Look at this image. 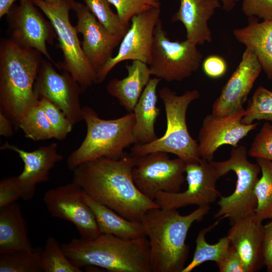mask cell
Returning a JSON list of instances; mask_svg holds the SVG:
<instances>
[{
	"label": "cell",
	"instance_id": "17",
	"mask_svg": "<svg viewBox=\"0 0 272 272\" xmlns=\"http://www.w3.org/2000/svg\"><path fill=\"white\" fill-rule=\"evenodd\" d=\"M73 10L77 18V31L83 38L81 43L83 50L97 74L113 57V50L123 37L108 31L86 5L75 1Z\"/></svg>",
	"mask_w": 272,
	"mask_h": 272
},
{
	"label": "cell",
	"instance_id": "27",
	"mask_svg": "<svg viewBox=\"0 0 272 272\" xmlns=\"http://www.w3.org/2000/svg\"><path fill=\"white\" fill-rule=\"evenodd\" d=\"M217 220L212 225L199 231L195 240V249L192 260L186 265L182 272H190L195 267L209 261L218 262L224 255L230 245L228 237H224L215 244L206 241V235L219 223Z\"/></svg>",
	"mask_w": 272,
	"mask_h": 272
},
{
	"label": "cell",
	"instance_id": "24",
	"mask_svg": "<svg viewBox=\"0 0 272 272\" xmlns=\"http://www.w3.org/2000/svg\"><path fill=\"white\" fill-rule=\"evenodd\" d=\"M160 81L157 77L151 79L132 111L135 119L133 134L137 144L149 143L158 138L155 124L160 113L157 105V88Z\"/></svg>",
	"mask_w": 272,
	"mask_h": 272
},
{
	"label": "cell",
	"instance_id": "2",
	"mask_svg": "<svg viewBox=\"0 0 272 272\" xmlns=\"http://www.w3.org/2000/svg\"><path fill=\"white\" fill-rule=\"evenodd\" d=\"M210 210V206L198 207L190 214L181 215L177 209L160 207L144 214L141 222L148 238L152 272H182L189 253L185 242L188 232Z\"/></svg>",
	"mask_w": 272,
	"mask_h": 272
},
{
	"label": "cell",
	"instance_id": "36",
	"mask_svg": "<svg viewBox=\"0 0 272 272\" xmlns=\"http://www.w3.org/2000/svg\"><path fill=\"white\" fill-rule=\"evenodd\" d=\"M250 156L272 161V124L265 122L255 137L248 151Z\"/></svg>",
	"mask_w": 272,
	"mask_h": 272
},
{
	"label": "cell",
	"instance_id": "40",
	"mask_svg": "<svg viewBox=\"0 0 272 272\" xmlns=\"http://www.w3.org/2000/svg\"><path fill=\"white\" fill-rule=\"evenodd\" d=\"M202 68L205 75L212 79L223 76L227 70L225 59L218 55H211L202 61Z\"/></svg>",
	"mask_w": 272,
	"mask_h": 272
},
{
	"label": "cell",
	"instance_id": "44",
	"mask_svg": "<svg viewBox=\"0 0 272 272\" xmlns=\"http://www.w3.org/2000/svg\"><path fill=\"white\" fill-rule=\"evenodd\" d=\"M240 0H220L222 3V8L226 12H230L236 7Z\"/></svg>",
	"mask_w": 272,
	"mask_h": 272
},
{
	"label": "cell",
	"instance_id": "20",
	"mask_svg": "<svg viewBox=\"0 0 272 272\" xmlns=\"http://www.w3.org/2000/svg\"><path fill=\"white\" fill-rule=\"evenodd\" d=\"M231 225L227 237L238 252L246 272L258 270L264 265L262 221L254 213L236 220Z\"/></svg>",
	"mask_w": 272,
	"mask_h": 272
},
{
	"label": "cell",
	"instance_id": "41",
	"mask_svg": "<svg viewBox=\"0 0 272 272\" xmlns=\"http://www.w3.org/2000/svg\"><path fill=\"white\" fill-rule=\"evenodd\" d=\"M262 257L267 271L272 272V221L264 225Z\"/></svg>",
	"mask_w": 272,
	"mask_h": 272
},
{
	"label": "cell",
	"instance_id": "38",
	"mask_svg": "<svg viewBox=\"0 0 272 272\" xmlns=\"http://www.w3.org/2000/svg\"><path fill=\"white\" fill-rule=\"evenodd\" d=\"M22 193L15 176L5 178L0 182V208L22 198Z\"/></svg>",
	"mask_w": 272,
	"mask_h": 272
},
{
	"label": "cell",
	"instance_id": "10",
	"mask_svg": "<svg viewBox=\"0 0 272 272\" xmlns=\"http://www.w3.org/2000/svg\"><path fill=\"white\" fill-rule=\"evenodd\" d=\"M134 157L133 179L146 197L155 201L160 192L180 191L185 180L186 163L182 160L170 159L168 153L162 152Z\"/></svg>",
	"mask_w": 272,
	"mask_h": 272
},
{
	"label": "cell",
	"instance_id": "25",
	"mask_svg": "<svg viewBox=\"0 0 272 272\" xmlns=\"http://www.w3.org/2000/svg\"><path fill=\"white\" fill-rule=\"evenodd\" d=\"M33 248L20 206L14 202L0 208V254Z\"/></svg>",
	"mask_w": 272,
	"mask_h": 272
},
{
	"label": "cell",
	"instance_id": "29",
	"mask_svg": "<svg viewBox=\"0 0 272 272\" xmlns=\"http://www.w3.org/2000/svg\"><path fill=\"white\" fill-rule=\"evenodd\" d=\"M19 128L23 130L26 138L34 141L54 138L52 127L39 101L25 114Z\"/></svg>",
	"mask_w": 272,
	"mask_h": 272
},
{
	"label": "cell",
	"instance_id": "23",
	"mask_svg": "<svg viewBox=\"0 0 272 272\" xmlns=\"http://www.w3.org/2000/svg\"><path fill=\"white\" fill-rule=\"evenodd\" d=\"M127 75L122 79L113 78L106 86L108 93L115 98L126 110L132 112L145 88L151 80L148 65L132 60L125 66Z\"/></svg>",
	"mask_w": 272,
	"mask_h": 272
},
{
	"label": "cell",
	"instance_id": "14",
	"mask_svg": "<svg viewBox=\"0 0 272 272\" xmlns=\"http://www.w3.org/2000/svg\"><path fill=\"white\" fill-rule=\"evenodd\" d=\"M34 91L39 99L45 98L58 106L73 125L83 120L80 97L84 90L69 73H58L50 61L42 60Z\"/></svg>",
	"mask_w": 272,
	"mask_h": 272
},
{
	"label": "cell",
	"instance_id": "16",
	"mask_svg": "<svg viewBox=\"0 0 272 272\" xmlns=\"http://www.w3.org/2000/svg\"><path fill=\"white\" fill-rule=\"evenodd\" d=\"M244 112L243 108L226 116L217 117L211 113L205 116L197 141L201 158L213 161L214 154L220 147L228 145L236 147L240 140L256 128L257 123L242 122Z\"/></svg>",
	"mask_w": 272,
	"mask_h": 272
},
{
	"label": "cell",
	"instance_id": "35",
	"mask_svg": "<svg viewBox=\"0 0 272 272\" xmlns=\"http://www.w3.org/2000/svg\"><path fill=\"white\" fill-rule=\"evenodd\" d=\"M116 9L121 21L129 26L131 19L135 15L153 8H160L159 0H108Z\"/></svg>",
	"mask_w": 272,
	"mask_h": 272
},
{
	"label": "cell",
	"instance_id": "45",
	"mask_svg": "<svg viewBox=\"0 0 272 272\" xmlns=\"http://www.w3.org/2000/svg\"><path fill=\"white\" fill-rule=\"evenodd\" d=\"M45 1L49 3H56L59 2L60 0H44Z\"/></svg>",
	"mask_w": 272,
	"mask_h": 272
},
{
	"label": "cell",
	"instance_id": "12",
	"mask_svg": "<svg viewBox=\"0 0 272 272\" xmlns=\"http://www.w3.org/2000/svg\"><path fill=\"white\" fill-rule=\"evenodd\" d=\"M160 15V8H153L131 19V24L121 41L117 53L97 72L96 84L102 83L110 72L121 61L139 60L150 64L154 29Z\"/></svg>",
	"mask_w": 272,
	"mask_h": 272
},
{
	"label": "cell",
	"instance_id": "13",
	"mask_svg": "<svg viewBox=\"0 0 272 272\" xmlns=\"http://www.w3.org/2000/svg\"><path fill=\"white\" fill-rule=\"evenodd\" d=\"M83 193L81 187L72 182L49 189L44 193L43 200L52 217L72 223L81 238L92 239L101 233Z\"/></svg>",
	"mask_w": 272,
	"mask_h": 272
},
{
	"label": "cell",
	"instance_id": "34",
	"mask_svg": "<svg viewBox=\"0 0 272 272\" xmlns=\"http://www.w3.org/2000/svg\"><path fill=\"white\" fill-rule=\"evenodd\" d=\"M39 102L52 127L54 138L59 141L65 139L72 130V123L62 111L47 99L40 98Z\"/></svg>",
	"mask_w": 272,
	"mask_h": 272
},
{
	"label": "cell",
	"instance_id": "43",
	"mask_svg": "<svg viewBox=\"0 0 272 272\" xmlns=\"http://www.w3.org/2000/svg\"><path fill=\"white\" fill-rule=\"evenodd\" d=\"M16 0H0V18L7 15Z\"/></svg>",
	"mask_w": 272,
	"mask_h": 272
},
{
	"label": "cell",
	"instance_id": "9",
	"mask_svg": "<svg viewBox=\"0 0 272 272\" xmlns=\"http://www.w3.org/2000/svg\"><path fill=\"white\" fill-rule=\"evenodd\" d=\"M197 45L186 39L171 41L160 19L155 28L148 65L151 75L168 82L181 81L197 71L202 55Z\"/></svg>",
	"mask_w": 272,
	"mask_h": 272
},
{
	"label": "cell",
	"instance_id": "7",
	"mask_svg": "<svg viewBox=\"0 0 272 272\" xmlns=\"http://www.w3.org/2000/svg\"><path fill=\"white\" fill-rule=\"evenodd\" d=\"M32 1L47 17L56 33L63 55L62 61L56 66L69 73L84 91L96 84V72L83 50L76 26L70 20L75 0H60L54 4L44 0Z\"/></svg>",
	"mask_w": 272,
	"mask_h": 272
},
{
	"label": "cell",
	"instance_id": "31",
	"mask_svg": "<svg viewBox=\"0 0 272 272\" xmlns=\"http://www.w3.org/2000/svg\"><path fill=\"white\" fill-rule=\"evenodd\" d=\"M40 265L43 272H82L65 255L61 245L52 236L49 237L40 255Z\"/></svg>",
	"mask_w": 272,
	"mask_h": 272
},
{
	"label": "cell",
	"instance_id": "19",
	"mask_svg": "<svg viewBox=\"0 0 272 272\" xmlns=\"http://www.w3.org/2000/svg\"><path fill=\"white\" fill-rule=\"evenodd\" d=\"M1 150L15 152L24 162L23 170L15 177L22 193V199L25 200L33 198L36 185L47 181L51 169L63 159V156L57 152L56 143L41 146L34 151L28 152L5 142L1 146Z\"/></svg>",
	"mask_w": 272,
	"mask_h": 272
},
{
	"label": "cell",
	"instance_id": "11",
	"mask_svg": "<svg viewBox=\"0 0 272 272\" xmlns=\"http://www.w3.org/2000/svg\"><path fill=\"white\" fill-rule=\"evenodd\" d=\"M219 178L211 162L201 158L186 163V190L175 193L160 192L155 201L161 208L177 210L190 205L210 206L221 196L216 187Z\"/></svg>",
	"mask_w": 272,
	"mask_h": 272
},
{
	"label": "cell",
	"instance_id": "42",
	"mask_svg": "<svg viewBox=\"0 0 272 272\" xmlns=\"http://www.w3.org/2000/svg\"><path fill=\"white\" fill-rule=\"evenodd\" d=\"M13 126L10 119L0 112V135L5 138L12 137L14 134Z\"/></svg>",
	"mask_w": 272,
	"mask_h": 272
},
{
	"label": "cell",
	"instance_id": "5",
	"mask_svg": "<svg viewBox=\"0 0 272 272\" xmlns=\"http://www.w3.org/2000/svg\"><path fill=\"white\" fill-rule=\"evenodd\" d=\"M82 113L86 134L80 146L67 159L69 170L73 171L84 162L100 158L119 159L125 155V148L137 144L132 112L118 118L104 119L91 107L85 106Z\"/></svg>",
	"mask_w": 272,
	"mask_h": 272
},
{
	"label": "cell",
	"instance_id": "3",
	"mask_svg": "<svg viewBox=\"0 0 272 272\" xmlns=\"http://www.w3.org/2000/svg\"><path fill=\"white\" fill-rule=\"evenodd\" d=\"M36 50L21 46L12 39L0 43V112L12 121L14 129L39 99L34 91L43 60Z\"/></svg>",
	"mask_w": 272,
	"mask_h": 272
},
{
	"label": "cell",
	"instance_id": "1",
	"mask_svg": "<svg viewBox=\"0 0 272 272\" xmlns=\"http://www.w3.org/2000/svg\"><path fill=\"white\" fill-rule=\"evenodd\" d=\"M135 157L118 160L100 158L84 162L73 171V182L94 200L125 218L141 221L149 210L160 208L135 185L132 175Z\"/></svg>",
	"mask_w": 272,
	"mask_h": 272
},
{
	"label": "cell",
	"instance_id": "8",
	"mask_svg": "<svg viewBox=\"0 0 272 272\" xmlns=\"http://www.w3.org/2000/svg\"><path fill=\"white\" fill-rule=\"evenodd\" d=\"M247 154L246 147L240 145L232 149L228 159L211 161L219 178L230 171L237 177L233 192L227 196L221 195L218 200L219 209L215 218L219 221L227 218L232 224L255 212L257 202L254 189L260 168L257 163L248 160Z\"/></svg>",
	"mask_w": 272,
	"mask_h": 272
},
{
	"label": "cell",
	"instance_id": "28",
	"mask_svg": "<svg viewBox=\"0 0 272 272\" xmlns=\"http://www.w3.org/2000/svg\"><path fill=\"white\" fill-rule=\"evenodd\" d=\"M260 168L261 176L254 189L257 206L254 214L258 219L263 221L272 219V161L256 158Z\"/></svg>",
	"mask_w": 272,
	"mask_h": 272
},
{
	"label": "cell",
	"instance_id": "33",
	"mask_svg": "<svg viewBox=\"0 0 272 272\" xmlns=\"http://www.w3.org/2000/svg\"><path fill=\"white\" fill-rule=\"evenodd\" d=\"M98 21L113 34L123 37L129 26L124 25L110 7L108 0H84Z\"/></svg>",
	"mask_w": 272,
	"mask_h": 272
},
{
	"label": "cell",
	"instance_id": "21",
	"mask_svg": "<svg viewBox=\"0 0 272 272\" xmlns=\"http://www.w3.org/2000/svg\"><path fill=\"white\" fill-rule=\"evenodd\" d=\"M180 6L171 18L184 26L186 39L202 45L212 40L208 21L216 10L221 7L220 0H178Z\"/></svg>",
	"mask_w": 272,
	"mask_h": 272
},
{
	"label": "cell",
	"instance_id": "37",
	"mask_svg": "<svg viewBox=\"0 0 272 272\" xmlns=\"http://www.w3.org/2000/svg\"><path fill=\"white\" fill-rule=\"evenodd\" d=\"M242 11L248 18L272 20V0H242Z\"/></svg>",
	"mask_w": 272,
	"mask_h": 272
},
{
	"label": "cell",
	"instance_id": "26",
	"mask_svg": "<svg viewBox=\"0 0 272 272\" xmlns=\"http://www.w3.org/2000/svg\"><path fill=\"white\" fill-rule=\"evenodd\" d=\"M83 196L85 202L94 213L101 234H111L128 239L146 237L141 221L125 218L108 207L94 200L84 191Z\"/></svg>",
	"mask_w": 272,
	"mask_h": 272
},
{
	"label": "cell",
	"instance_id": "18",
	"mask_svg": "<svg viewBox=\"0 0 272 272\" xmlns=\"http://www.w3.org/2000/svg\"><path fill=\"white\" fill-rule=\"evenodd\" d=\"M261 71L255 54L246 48L240 63L214 102L212 114L221 117L243 109V105Z\"/></svg>",
	"mask_w": 272,
	"mask_h": 272
},
{
	"label": "cell",
	"instance_id": "15",
	"mask_svg": "<svg viewBox=\"0 0 272 272\" xmlns=\"http://www.w3.org/2000/svg\"><path fill=\"white\" fill-rule=\"evenodd\" d=\"M32 0H20L13 6L8 16L12 39L17 44L34 49L52 61L46 43L56 37L50 21L43 17Z\"/></svg>",
	"mask_w": 272,
	"mask_h": 272
},
{
	"label": "cell",
	"instance_id": "39",
	"mask_svg": "<svg viewBox=\"0 0 272 272\" xmlns=\"http://www.w3.org/2000/svg\"><path fill=\"white\" fill-rule=\"evenodd\" d=\"M216 264L220 272H246L238 252L231 244Z\"/></svg>",
	"mask_w": 272,
	"mask_h": 272
},
{
	"label": "cell",
	"instance_id": "22",
	"mask_svg": "<svg viewBox=\"0 0 272 272\" xmlns=\"http://www.w3.org/2000/svg\"><path fill=\"white\" fill-rule=\"evenodd\" d=\"M233 34L255 54L262 70L272 80V20L259 22L257 18L249 17L247 25L234 29Z\"/></svg>",
	"mask_w": 272,
	"mask_h": 272
},
{
	"label": "cell",
	"instance_id": "6",
	"mask_svg": "<svg viewBox=\"0 0 272 272\" xmlns=\"http://www.w3.org/2000/svg\"><path fill=\"white\" fill-rule=\"evenodd\" d=\"M159 95L166 113L165 133L152 142L134 144L131 149V155L140 156L162 152L173 154L185 163L198 161L201 157L197 141L189 132L186 117L190 104L199 98V91L188 90L179 95L170 88L164 87L159 90Z\"/></svg>",
	"mask_w": 272,
	"mask_h": 272
},
{
	"label": "cell",
	"instance_id": "32",
	"mask_svg": "<svg viewBox=\"0 0 272 272\" xmlns=\"http://www.w3.org/2000/svg\"><path fill=\"white\" fill-rule=\"evenodd\" d=\"M255 120L272 122V91L263 86L255 90L241 121L249 124Z\"/></svg>",
	"mask_w": 272,
	"mask_h": 272
},
{
	"label": "cell",
	"instance_id": "30",
	"mask_svg": "<svg viewBox=\"0 0 272 272\" xmlns=\"http://www.w3.org/2000/svg\"><path fill=\"white\" fill-rule=\"evenodd\" d=\"M39 248L0 254V272H42Z\"/></svg>",
	"mask_w": 272,
	"mask_h": 272
},
{
	"label": "cell",
	"instance_id": "4",
	"mask_svg": "<svg viewBox=\"0 0 272 272\" xmlns=\"http://www.w3.org/2000/svg\"><path fill=\"white\" fill-rule=\"evenodd\" d=\"M75 265L97 266L112 272H152L147 237L128 239L101 234L95 238H73L61 245Z\"/></svg>",
	"mask_w": 272,
	"mask_h": 272
}]
</instances>
